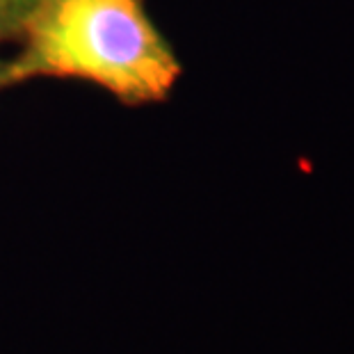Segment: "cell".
<instances>
[{
    "label": "cell",
    "mask_w": 354,
    "mask_h": 354,
    "mask_svg": "<svg viewBox=\"0 0 354 354\" xmlns=\"http://www.w3.org/2000/svg\"><path fill=\"white\" fill-rule=\"evenodd\" d=\"M19 35L24 48L5 64L3 87L35 76L80 78L142 105L165 101L180 78L142 0H41Z\"/></svg>",
    "instance_id": "obj_1"
},
{
    "label": "cell",
    "mask_w": 354,
    "mask_h": 354,
    "mask_svg": "<svg viewBox=\"0 0 354 354\" xmlns=\"http://www.w3.org/2000/svg\"><path fill=\"white\" fill-rule=\"evenodd\" d=\"M41 0H0V37L19 35Z\"/></svg>",
    "instance_id": "obj_2"
},
{
    "label": "cell",
    "mask_w": 354,
    "mask_h": 354,
    "mask_svg": "<svg viewBox=\"0 0 354 354\" xmlns=\"http://www.w3.org/2000/svg\"><path fill=\"white\" fill-rule=\"evenodd\" d=\"M3 69H5V64H0V89H3Z\"/></svg>",
    "instance_id": "obj_3"
}]
</instances>
